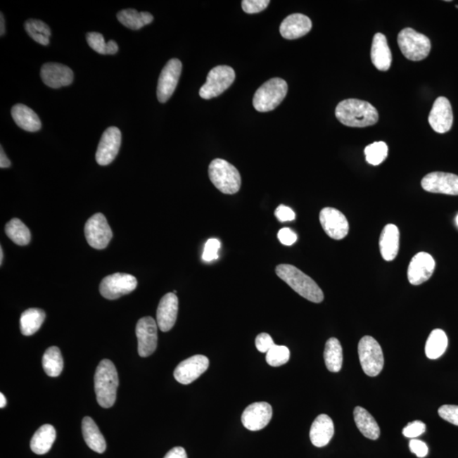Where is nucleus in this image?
Segmentation results:
<instances>
[{
    "instance_id": "dca6fc26",
    "label": "nucleus",
    "mask_w": 458,
    "mask_h": 458,
    "mask_svg": "<svg viewBox=\"0 0 458 458\" xmlns=\"http://www.w3.org/2000/svg\"><path fill=\"white\" fill-rule=\"evenodd\" d=\"M209 359L196 355L179 363L174 370V378L182 385H189L201 376L209 368Z\"/></svg>"
},
{
    "instance_id": "0eeeda50",
    "label": "nucleus",
    "mask_w": 458,
    "mask_h": 458,
    "mask_svg": "<svg viewBox=\"0 0 458 458\" xmlns=\"http://www.w3.org/2000/svg\"><path fill=\"white\" fill-rule=\"evenodd\" d=\"M358 356L363 372L368 376L375 377L381 373L385 359L381 345L373 337L367 336L359 341Z\"/></svg>"
},
{
    "instance_id": "e433bc0d",
    "label": "nucleus",
    "mask_w": 458,
    "mask_h": 458,
    "mask_svg": "<svg viewBox=\"0 0 458 458\" xmlns=\"http://www.w3.org/2000/svg\"><path fill=\"white\" fill-rule=\"evenodd\" d=\"M87 42L90 48L101 55H115L118 51V45L114 40L106 43L104 37L98 32H89L87 34Z\"/></svg>"
},
{
    "instance_id": "ddd939ff",
    "label": "nucleus",
    "mask_w": 458,
    "mask_h": 458,
    "mask_svg": "<svg viewBox=\"0 0 458 458\" xmlns=\"http://www.w3.org/2000/svg\"><path fill=\"white\" fill-rule=\"evenodd\" d=\"M421 185L425 191L458 196V176L453 173L435 172L424 177Z\"/></svg>"
},
{
    "instance_id": "f257e3e1",
    "label": "nucleus",
    "mask_w": 458,
    "mask_h": 458,
    "mask_svg": "<svg viewBox=\"0 0 458 458\" xmlns=\"http://www.w3.org/2000/svg\"><path fill=\"white\" fill-rule=\"evenodd\" d=\"M336 118L345 126L365 127L376 125L379 121L378 110L370 103L348 98L338 104Z\"/></svg>"
},
{
    "instance_id": "bb28decb",
    "label": "nucleus",
    "mask_w": 458,
    "mask_h": 458,
    "mask_svg": "<svg viewBox=\"0 0 458 458\" xmlns=\"http://www.w3.org/2000/svg\"><path fill=\"white\" fill-rule=\"evenodd\" d=\"M82 435L88 447L98 453H104L106 450V443L105 437L103 436L100 428L94 421L85 416L82 423Z\"/></svg>"
},
{
    "instance_id": "4be33fe9",
    "label": "nucleus",
    "mask_w": 458,
    "mask_h": 458,
    "mask_svg": "<svg viewBox=\"0 0 458 458\" xmlns=\"http://www.w3.org/2000/svg\"><path fill=\"white\" fill-rule=\"evenodd\" d=\"M312 27V20L303 14L287 16L280 25V34L286 39H297L307 35Z\"/></svg>"
},
{
    "instance_id": "20e7f679",
    "label": "nucleus",
    "mask_w": 458,
    "mask_h": 458,
    "mask_svg": "<svg viewBox=\"0 0 458 458\" xmlns=\"http://www.w3.org/2000/svg\"><path fill=\"white\" fill-rule=\"evenodd\" d=\"M210 181L218 191L226 195H234L241 187V177L238 169L222 159H215L209 166Z\"/></svg>"
},
{
    "instance_id": "cd10ccee",
    "label": "nucleus",
    "mask_w": 458,
    "mask_h": 458,
    "mask_svg": "<svg viewBox=\"0 0 458 458\" xmlns=\"http://www.w3.org/2000/svg\"><path fill=\"white\" fill-rule=\"evenodd\" d=\"M354 420L357 427L366 438L377 440L381 435V428L368 411L362 407H357L354 409Z\"/></svg>"
},
{
    "instance_id": "c85d7f7f",
    "label": "nucleus",
    "mask_w": 458,
    "mask_h": 458,
    "mask_svg": "<svg viewBox=\"0 0 458 458\" xmlns=\"http://www.w3.org/2000/svg\"><path fill=\"white\" fill-rule=\"evenodd\" d=\"M56 439V428L51 424H44L32 436L30 443L32 451L38 455H44L51 449Z\"/></svg>"
},
{
    "instance_id": "423d86ee",
    "label": "nucleus",
    "mask_w": 458,
    "mask_h": 458,
    "mask_svg": "<svg viewBox=\"0 0 458 458\" xmlns=\"http://www.w3.org/2000/svg\"><path fill=\"white\" fill-rule=\"evenodd\" d=\"M398 45L403 56L414 61L424 60L431 49L430 39L410 27L404 28L398 34Z\"/></svg>"
},
{
    "instance_id": "a878e982",
    "label": "nucleus",
    "mask_w": 458,
    "mask_h": 458,
    "mask_svg": "<svg viewBox=\"0 0 458 458\" xmlns=\"http://www.w3.org/2000/svg\"><path fill=\"white\" fill-rule=\"evenodd\" d=\"M11 115L16 125L25 131L34 133L39 131L42 127L39 115L27 106L23 104L14 106L12 107Z\"/></svg>"
},
{
    "instance_id": "2eb2a0df",
    "label": "nucleus",
    "mask_w": 458,
    "mask_h": 458,
    "mask_svg": "<svg viewBox=\"0 0 458 458\" xmlns=\"http://www.w3.org/2000/svg\"><path fill=\"white\" fill-rule=\"evenodd\" d=\"M182 72V63L179 60L172 59L168 61L160 73L158 98L160 103H166L174 93Z\"/></svg>"
},
{
    "instance_id": "6ab92c4d",
    "label": "nucleus",
    "mask_w": 458,
    "mask_h": 458,
    "mask_svg": "<svg viewBox=\"0 0 458 458\" xmlns=\"http://www.w3.org/2000/svg\"><path fill=\"white\" fill-rule=\"evenodd\" d=\"M428 122L436 133H447L452 129L453 113L451 103L445 97H439L433 105Z\"/></svg>"
},
{
    "instance_id": "c756f323",
    "label": "nucleus",
    "mask_w": 458,
    "mask_h": 458,
    "mask_svg": "<svg viewBox=\"0 0 458 458\" xmlns=\"http://www.w3.org/2000/svg\"><path fill=\"white\" fill-rule=\"evenodd\" d=\"M45 320V312L39 308H30L25 311L20 319V332L25 336H30L38 332Z\"/></svg>"
},
{
    "instance_id": "5fc2aeb1",
    "label": "nucleus",
    "mask_w": 458,
    "mask_h": 458,
    "mask_svg": "<svg viewBox=\"0 0 458 458\" xmlns=\"http://www.w3.org/2000/svg\"><path fill=\"white\" fill-rule=\"evenodd\" d=\"M456 224H457V225L458 226V215H457V217H456Z\"/></svg>"
},
{
    "instance_id": "4c0bfd02",
    "label": "nucleus",
    "mask_w": 458,
    "mask_h": 458,
    "mask_svg": "<svg viewBox=\"0 0 458 458\" xmlns=\"http://www.w3.org/2000/svg\"><path fill=\"white\" fill-rule=\"evenodd\" d=\"M366 160L373 166L381 164L388 156V146L385 142H374L367 146L364 150Z\"/></svg>"
},
{
    "instance_id": "9b49d317",
    "label": "nucleus",
    "mask_w": 458,
    "mask_h": 458,
    "mask_svg": "<svg viewBox=\"0 0 458 458\" xmlns=\"http://www.w3.org/2000/svg\"><path fill=\"white\" fill-rule=\"evenodd\" d=\"M158 323L151 317L139 319L136 326L138 338V352L141 357H150L158 348Z\"/></svg>"
},
{
    "instance_id": "f3484780",
    "label": "nucleus",
    "mask_w": 458,
    "mask_h": 458,
    "mask_svg": "<svg viewBox=\"0 0 458 458\" xmlns=\"http://www.w3.org/2000/svg\"><path fill=\"white\" fill-rule=\"evenodd\" d=\"M435 268V262L432 255L426 253L416 254L408 267V280L412 286H420L431 278Z\"/></svg>"
},
{
    "instance_id": "a19ab883",
    "label": "nucleus",
    "mask_w": 458,
    "mask_h": 458,
    "mask_svg": "<svg viewBox=\"0 0 458 458\" xmlns=\"http://www.w3.org/2000/svg\"><path fill=\"white\" fill-rule=\"evenodd\" d=\"M221 247V243L220 241H217L216 238H210L208 242L205 243V249L203 255H202V259L205 262H212L214 260L218 258V250H220Z\"/></svg>"
},
{
    "instance_id": "c9c22d12",
    "label": "nucleus",
    "mask_w": 458,
    "mask_h": 458,
    "mask_svg": "<svg viewBox=\"0 0 458 458\" xmlns=\"http://www.w3.org/2000/svg\"><path fill=\"white\" fill-rule=\"evenodd\" d=\"M6 233L7 236L18 246H27L31 241L30 231L18 218H14L8 222Z\"/></svg>"
},
{
    "instance_id": "09e8293b",
    "label": "nucleus",
    "mask_w": 458,
    "mask_h": 458,
    "mask_svg": "<svg viewBox=\"0 0 458 458\" xmlns=\"http://www.w3.org/2000/svg\"><path fill=\"white\" fill-rule=\"evenodd\" d=\"M164 458H188V456L184 448L177 447L170 450Z\"/></svg>"
},
{
    "instance_id": "5701e85b",
    "label": "nucleus",
    "mask_w": 458,
    "mask_h": 458,
    "mask_svg": "<svg viewBox=\"0 0 458 458\" xmlns=\"http://www.w3.org/2000/svg\"><path fill=\"white\" fill-rule=\"evenodd\" d=\"M334 434L333 420L326 414L317 416L312 424L310 439L313 445L324 447L329 443Z\"/></svg>"
},
{
    "instance_id": "de8ad7c7",
    "label": "nucleus",
    "mask_w": 458,
    "mask_h": 458,
    "mask_svg": "<svg viewBox=\"0 0 458 458\" xmlns=\"http://www.w3.org/2000/svg\"><path fill=\"white\" fill-rule=\"evenodd\" d=\"M279 241L284 246H292L297 241V234L291 229L284 228L278 234Z\"/></svg>"
},
{
    "instance_id": "c03bdc74",
    "label": "nucleus",
    "mask_w": 458,
    "mask_h": 458,
    "mask_svg": "<svg viewBox=\"0 0 458 458\" xmlns=\"http://www.w3.org/2000/svg\"><path fill=\"white\" fill-rule=\"evenodd\" d=\"M274 345V340L267 333H260L255 338V346L260 352L267 353Z\"/></svg>"
},
{
    "instance_id": "f704fd0d",
    "label": "nucleus",
    "mask_w": 458,
    "mask_h": 458,
    "mask_svg": "<svg viewBox=\"0 0 458 458\" xmlns=\"http://www.w3.org/2000/svg\"><path fill=\"white\" fill-rule=\"evenodd\" d=\"M24 27L28 35L41 45L46 46L49 44L51 36V28L46 23L40 20L29 19L24 24Z\"/></svg>"
},
{
    "instance_id": "7ed1b4c3",
    "label": "nucleus",
    "mask_w": 458,
    "mask_h": 458,
    "mask_svg": "<svg viewBox=\"0 0 458 458\" xmlns=\"http://www.w3.org/2000/svg\"><path fill=\"white\" fill-rule=\"evenodd\" d=\"M119 378L114 363L104 359L97 367L94 374V390L97 402L104 408L113 407L117 400Z\"/></svg>"
},
{
    "instance_id": "603ef678",
    "label": "nucleus",
    "mask_w": 458,
    "mask_h": 458,
    "mask_svg": "<svg viewBox=\"0 0 458 458\" xmlns=\"http://www.w3.org/2000/svg\"><path fill=\"white\" fill-rule=\"evenodd\" d=\"M7 404L6 396L3 393L0 394V407H6Z\"/></svg>"
},
{
    "instance_id": "3c124183",
    "label": "nucleus",
    "mask_w": 458,
    "mask_h": 458,
    "mask_svg": "<svg viewBox=\"0 0 458 458\" xmlns=\"http://www.w3.org/2000/svg\"><path fill=\"white\" fill-rule=\"evenodd\" d=\"M0 35L3 36L5 34L6 27H5V18H4V15L1 13V18H0Z\"/></svg>"
},
{
    "instance_id": "b1692460",
    "label": "nucleus",
    "mask_w": 458,
    "mask_h": 458,
    "mask_svg": "<svg viewBox=\"0 0 458 458\" xmlns=\"http://www.w3.org/2000/svg\"><path fill=\"white\" fill-rule=\"evenodd\" d=\"M371 60L379 71L386 72L390 69L392 63L391 51L388 45L386 37L381 32L374 37L372 49H371Z\"/></svg>"
},
{
    "instance_id": "473e14b6",
    "label": "nucleus",
    "mask_w": 458,
    "mask_h": 458,
    "mask_svg": "<svg viewBox=\"0 0 458 458\" xmlns=\"http://www.w3.org/2000/svg\"><path fill=\"white\" fill-rule=\"evenodd\" d=\"M448 346V338L443 329H435L428 336L425 345V354L428 358L437 359L443 356Z\"/></svg>"
},
{
    "instance_id": "ea45409f",
    "label": "nucleus",
    "mask_w": 458,
    "mask_h": 458,
    "mask_svg": "<svg viewBox=\"0 0 458 458\" xmlns=\"http://www.w3.org/2000/svg\"><path fill=\"white\" fill-rule=\"evenodd\" d=\"M269 4V0H243L241 5L246 13L255 14L267 9Z\"/></svg>"
},
{
    "instance_id": "39448f33",
    "label": "nucleus",
    "mask_w": 458,
    "mask_h": 458,
    "mask_svg": "<svg viewBox=\"0 0 458 458\" xmlns=\"http://www.w3.org/2000/svg\"><path fill=\"white\" fill-rule=\"evenodd\" d=\"M288 92L287 82L282 78L274 77L263 84L253 98L254 108L259 113L274 110L281 104Z\"/></svg>"
},
{
    "instance_id": "37998d69",
    "label": "nucleus",
    "mask_w": 458,
    "mask_h": 458,
    "mask_svg": "<svg viewBox=\"0 0 458 458\" xmlns=\"http://www.w3.org/2000/svg\"><path fill=\"white\" fill-rule=\"evenodd\" d=\"M440 418L458 426V406L443 405L438 410Z\"/></svg>"
},
{
    "instance_id": "7c9ffc66",
    "label": "nucleus",
    "mask_w": 458,
    "mask_h": 458,
    "mask_svg": "<svg viewBox=\"0 0 458 458\" xmlns=\"http://www.w3.org/2000/svg\"><path fill=\"white\" fill-rule=\"evenodd\" d=\"M324 361L330 372H340L343 364V350L339 340L330 338L325 345Z\"/></svg>"
},
{
    "instance_id": "72a5a7b5",
    "label": "nucleus",
    "mask_w": 458,
    "mask_h": 458,
    "mask_svg": "<svg viewBox=\"0 0 458 458\" xmlns=\"http://www.w3.org/2000/svg\"><path fill=\"white\" fill-rule=\"evenodd\" d=\"M43 368L48 376L56 378L63 372L64 362L61 350L57 346H51L46 350L43 357Z\"/></svg>"
},
{
    "instance_id": "58836bf2",
    "label": "nucleus",
    "mask_w": 458,
    "mask_h": 458,
    "mask_svg": "<svg viewBox=\"0 0 458 458\" xmlns=\"http://www.w3.org/2000/svg\"><path fill=\"white\" fill-rule=\"evenodd\" d=\"M290 357L291 352L286 346L275 345L267 353L266 360L272 367H280L286 364Z\"/></svg>"
},
{
    "instance_id": "393cba45",
    "label": "nucleus",
    "mask_w": 458,
    "mask_h": 458,
    "mask_svg": "<svg viewBox=\"0 0 458 458\" xmlns=\"http://www.w3.org/2000/svg\"><path fill=\"white\" fill-rule=\"evenodd\" d=\"M400 233L395 224H388L383 228L379 238V249L383 260L391 262L398 254Z\"/></svg>"
},
{
    "instance_id": "49530a36",
    "label": "nucleus",
    "mask_w": 458,
    "mask_h": 458,
    "mask_svg": "<svg viewBox=\"0 0 458 458\" xmlns=\"http://www.w3.org/2000/svg\"><path fill=\"white\" fill-rule=\"evenodd\" d=\"M410 451L414 453L419 458L425 457L428 455V445L422 440L412 439L409 443Z\"/></svg>"
},
{
    "instance_id": "f03ea898",
    "label": "nucleus",
    "mask_w": 458,
    "mask_h": 458,
    "mask_svg": "<svg viewBox=\"0 0 458 458\" xmlns=\"http://www.w3.org/2000/svg\"><path fill=\"white\" fill-rule=\"evenodd\" d=\"M276 274L288 286L303 298L314 303H320L324 299V292L312 278L298 268L290 264H280L276 267Z\"/></svg>"
},
{
    "instance_id": "4468645a",
    "label": "nucleus",
    "mask_w": 458,
    "mask_h": 458,
    "mask_svg": "<svg viewBox=\"0 0 458 458\" xmlns=\"http://www.w3.org/2000/svg\"><path fill=\"white\" fill-rule=\"evenodd\" d=\"M122 143L121 131L110 127L103 134L96 152V162L101 166H107L113 162L118 154Z\"/></svg>"
},
{
    "instance_id": "a18cd8bd",
    "label": "nucleus",
    "mask_w": 458,
    "mask_h": 458,
    "mask_svg": "<svg viewBox=\"0 0 458 458\" xmlns=\"http://www.w3.org/2000/svg\"><path fill=\"white\" fill-rule=\"evenodd\" d=\"M275 216L280 222H291L295 220V213L291 208L280 205L275 210Z\"/></svg>"
},
{
    "instance_id": "9d476101",
    "label": "nucleus",
    "mask_w": 458,
    "mask_h": 458,
    "mask_svg": "<svg viewBox=\"0 0 458 458\" xmlns=\"http://www.w3.org/2000/svg\"><path fill=\"white\" fill-rule=\"evenodd\" d=\"M137 286V279L133 275L114 274L102 280L100 291L106 299L117 300L120 297L130 294Z\"/></svg>"
},
{
    "instance_id": "a211bd4d",
    "label": "nucleus",
    "mask_w": 458,
    "mask_h": 458,
    "mask_svg": "<svg viewBox=\"0 0 458 458\" xmlns=\"http://www.w3.org/2000/svg\"><path fill=\"white\" fill-rule=\"evenodd\" d=\"M272 408L267 402H255L243 411L241 420L243 426L250 431H258L270 423Z\"/></svg>"
},
{
    "instance_id": "6e6552de",
    "label": "nucleus",
    "mask_w": 458,
    "mask_h": 458,
    "mask_svg": "<svg viewBox=\"0 0 458 458\" xmlns=\"http://www.w3.org/2000/svg\"><path fill=\"white\" fill-rule=\"evenodd\" d=\"M235 80V72L228 65H218L208 74L205 84L200 89V96L210 100L224 93Z\"/></svg>"
},
{
    "instance_id": "79ce46f5",
    "label": "nucleus",
    "mask_w": 458,
    "mask_h": 458,
    "mask_svg": "<svg viewBox=\"0 0 458 458\" xmlns=\"http://www.w3.org/2000/svg\"><path fill=\"white\" fill-rule=\"evenodd\" d=\"M426 431V425L421 421L416 420L409 423L403 428L402 434L407 438L415 439L416 437L422 435Z\"/></svg>"
},
{
    "instance_id": "1a4fd4ad",
    "label": "nucleus",
    "mask_w": 458,
    "mask_h": 458,
    "mask_svg": "<svg viewBox=\"0 0 458 458\" xmlns=\"http://www.w3.org/2000/svg\"><path fill=\"white\" fill-rule=\"evenodd\" d=\"M87 241L94 249H106L113 238V231L102 213L94 214L87 221L84 228Z\"/></svg>"
},
{
    "instance_id": "f8f14e48",
    "label": "nucleus",
    "mask_w": 458,
    "mask_h": 458,
    "mask_svg": "<svg viewBox=\"0 0 458 458\" xmlns=\"http://www.w3.org/2000/svg\"><path fill=\"white\" fill-rule=\"evenodd\" d=\"M319 220L324 232L330 238L341 241L348 236L349 222L348 218L339 210L325 208L321 210Z\"/></svg>"
},
{
    "instance_id": "8fccbe9b",
    "label": "nucleus",
    "mask_w": 458,
    "mask_h": 458,
    "mask_svg": "<svg viewBox=\"0 0 458 458\" xmlns=\"http://www.w3.org/2000/svg\"><path fill=\"white\" fill-rule=\"evenodd\" d=\"M11 160L7 158L5 151L1 147V154H0V167L1 168H8L11 167Z\"/></svg>"
},
{
    "instance_id": "864d4df0",
    "label": "nucleus",
    "mask_w": 458,
    "mask_h": 458,
    "mask_svg": "<svg viewBox=\"0 0 458 458\" xmlns=\"http://www.w3.org/2000/svg\"><path fill=\"white\" fill-rule=\"evenodd\" d=\"M3 258H4V253H3V248L2 247H0V264L3 263Z\"/></svg>"
},
{
    "instance_id": "aec40b11",
    "label": "nucleus",
    "mask_w": 458,
    "mask_h": 458,
    "mask_svg": "<svg viewBox=\"0 0 458 458\" xmlns=\"http://www.w3.org/2000/svg\"><path fill=\"white\" fill-rule=\"evenodd\" d=\"M41 78L44 84L52 89L69 86L73 82V72L67 65L59 63H46L41 69Z\"/></svg>"
},
{
    "instance_id": "412c9836",
    "label": "nucleus",
    "mask_w": 458,
    "mask_h": 458,
    "mask_svg": "<svg viewBox=\"0 0 458 458\" xmlns=\"http://www.w3.org/2000/svg\"><path fill=\"white\" fill-rule=\"evenodd\" d=\"M177 312H179V299L174 293H168L160 300L158 312H156V322L158 327L163 332H168L175 325Z\"/></svg>"
},
{
    "instance_id": "2f4dec72",
    "label": "nucleus",
    "mask_w": 458,
    "mask_h": 458,
    "mask_svg": "<svg viewBox=\"0 0 458 458\" xmlns=\"http://www.w3.org/2000/svg\"><path fill=\"white\" fill-rule=\"evenodd\" d=\"M117 19L123 26L132 29V30H139L140 28L151 24L154 18L148 12H139L134 9H127L119 12Z\"/></svg>"
}]
</instances>
